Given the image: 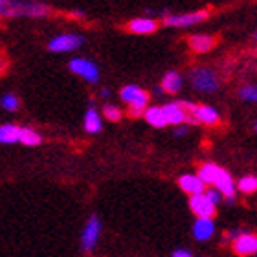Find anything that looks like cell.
Listing matches in <instances>:
<instances>
[{
    "label": "cell",
    "instance_id": "cell-22",
    "mask_svg": "<svg viewBox=\"0 0 257 257\" xmlns=\"http://www.w3.org/2000/svg\"><path fill=\"white\" fill-rule=\"evenodd\" d=\"M217 171H219V166H215V164H204V166H200V169H198L197 177L200 178V182H202L204 186H213Z\"/></svg>",
    "mask_w": 257,
    "mask_h": 257
},
{
    "label": "cell",
    "instance_id": "cell-28",
    "mask_svg": "<svg viewBox=\"0 0 257 257\" xmlns=\"http://www.w3.org/2000/svg\"><path fill=\"white\" fill-rule=\"evenodd\" d=\"M171 257H193V253L188 248H177V250H173Z\"/></svg>",
    "mask_w": 257,
    "mask_h": 257
},
{
    "label": "cell",
    "instance_id": "cell-4",
    "mask_svg": "<svg viewBox=\"0 0 257 257\" xmlns=\"http://www.w3.org/2000/svg\"><path fill=\"white\" fill-rule=\"evenodd\" d=\"M103 224L101 219L97 215H92L90 219L86 220L85 228H83V233H81V248L85 253H92L94 248H96L97 241H99V235H101Z\"/></svg>",
    "mask_w": 257,
    "mask_h": 257
},
{
    "label": "cell",
    "instance_id": "cell-14",
    "mask_svg": "<svg viewBox=\"0 0 257 257\" xmlns=\"http://www.w3.org/2000/svg\"><path fill=\"white\" fill-rule=\"evenodd\" d=\"M215 233L213 219H197L193 224V235L197 241H209Z\"/></svg>",
    "mask_w": 257,
    "mask_h": 257
},
{
    "label": "cell",
    "instance_id": "cell-7",
    "mask_svg": "<svg viewBox=\"0 0 257 257\" xmlns=\"http://www.w3.org/2000/svg\"><path fill=\"white\" fill-rule=\"evenodd\" d=\"M209 17V11H193V13H182V15H166L164 24L171 28H188L197 24V22L206 21Z\"/></svg>",
    "mask_w": 257,
    "mask_h": 257
},
{
    "label": "cell",
    "instance_id": "cell-3",
    "mask_svg": "<svg viewBox=\"0 0 257 257\" xmlns=\"http://www.w3.org/2000/svg\"><path fill=\"white\" fill-rule=\"evenodd\" d=\"M189 81H191V85L195 90L204 92V94L215 92L219 88V79H217L215 72L209 68H204V66H198V68L191 70Z\"/></svg>",
    "mask_w": 257,
    "mask_h": 257
},
{
    "label": "cell",
    "instance_id": "cell-16",
    "mask_svg": "<svg viewBox=\"0 0 257 257\" xmlns=\"http://www.w3.org/2000/svg\"><path fill=\"white\" fill-rule=\"evenodd\" d=\"M182 85H184L182 75L178 74V72H175V70H171V72H167L164 75L160 88L162 92H167V94H178V92L182 90Z\"/></svg>",
    "mask_w": 257,
    "mask_h": 257
},
{
    "label": "cell",
    "instance_id": "cell-25",
    "mask_svg": "<svg viewBox=\"0 0 257 257\" xmlns=\"http://www.w3.org/2000/svg\"><path fill=\"white\" fill-rule=\"evenodd\" d=\"M103 116H105L108 121L116 123V121H119V119H121L123 112H121V108H118L116 105H110V103H107V105L103 107Z\"/></svg>",
    "mask_w": 257,
    "mask_h": 257
},
{
    "label": "cell",
    "instance_id": "cell-23",
    "mask_svg": "<svg viewBox=\"0 0 257 257\" xmlns=\"http://www.w3.org/2000/svg\"><path fill=\"white\" fill-rule=\"evenodd\" d=\"M237 188H239V191L246 193V195H250V193H255L257 191V177H252V175L242 177L241 180L237 182Z\"/></svg>",
    "mask_w": 257,
    "mask_h": 257
},
{
    "label": "cell",
    "instance_id": "cell-9",
    "mask_svg": "<svg viewBox=\"0 0 257 257\" xmlns=\"http://www.w3.org/2000/svg\"><path fill=\"white\" fill-rule=\"evenodd\" d=\"M189 209L197 215V219H213V215L217 213V208L209 202L204 193L189 197Z\"/></svg>",
    "mask_w": 257,
    "mask_h": 257
},
{
    "label": "cell",
    "instance_id": "cell-24",
    "mask_svg": "<svg viewBox=\"0 0 257 257\" xmlns=\"http://www.w3.org/2000/svg\"><path fill=\"white\" fill-rule=\"evenodd\" d=\"M0 105H2V108H6L8 112H15L17 108L21 107V99H19L15 94H6V96L0 99Z\"/></svg>",
    "mask_w": 257,
    "mask_h": 257
},
{
    "label": "cell",
    "instance_id": "cell-29",
    "mask_svg": "<svg viewBox=\"0 0 257 257\" xmlns=\"http://www.w3.org/2000/svg\"><path fill=\"white\" fill-rule=\"evenodd\" d=\"M6 70H8V59H6V55L0 52V75L4 74Z\"/></svg>",
    "mask_w": 257,
    "mask_h": 257
},
{
    "label": "cell",
    "instance_id": "cell-5",
    "mask_svg": "<svg viewBox=\"0 0 257 257\" xmlns=\"http://www.w3.org/2000/svg\"><path fill=\"white\" fill-rule=\"evenodd\" d=\"M83 43H85V39L77 33H61V35H55L54 39L48 41V52L66 54V52H74V50L81 48Z\"/></svg>",
    "mask_w": 257,
    "mask_h": 257
},
{
    "label": "cell",
    "instance_id": "cell-8",
    "mask_svg": "<svg viewBox=\"0 0 257 257\" xmlns=\"http://www.w3.org/2000/svg\"><path fill=\"white\" fill-rule=\"evenodd\" d=\"M233 252L239 257H250L257 253V233H248L241 231L239 235L233 239Z\"/></svg>",
    "mask_w": 257,
    "mask_h": 257
},
{
    "label": "cell",
    "instance_id": "cell-31",
    "mask_svg": "<svg viewBox=\"0 0 257 257\" xmlns=\"http://www.w3.org/2000/svg\"><path fill=\"white\" fill-rule=\"evenodd\" d=\"M70 17H74V19H85V11H81V10H74V11H70Z\"/></svg>",
    "mask_w": 257,
    "mask_h": 257
},
{
    "label": "cell",
    "instance_id": "cell-19",
    "mask_svg": "<svg viewBox=\"0 0 257 257\" xmlns=\"http://www.w3.org/2000/svg\"><path fill=\"white\" fill-rule=\"evenodd\" d=\"M144 118L145 121L151 125V127H156V128H162L166 127L167 121H166V116H164V110L162 107H147L144 112Z\"/></svg>",
    "mask_w": 257,
    "mask_h": 257
},
{
    "label": "cell",
    "instance_id": "cell-20",
    "mask_svg": "<svg viewBox=\"0 0 257 257\" xmlns=\"http://www.w3.org/2000/svg\"><path fill=\"white\" fill-rule=\"evenodd\" d=\"M19 142L22 145H28V147H37L43 142V136L32 127H21V133H19Z\"/></svg>",
    "mask_w": 257,
    "mask_h": 257
},
{
    "label": "cell",
    "instance_id": "cell-11",
    "mask_svg": "<svg viewBox=\"0 0 257 257\" xmlns=\"http://www.w3.org/2000/svg\"><path fill=\"white\" fill-rule=\"evenodd\" d=\"M127 32L136 33V35H151L158 30V21L151 19V17H138L127 22Z\"/></svg>",
    "mask_w": 257,
    "mask_h": 257
},
{
    "label": "cell",
    "instance_id": "cell-15",
    "mask_svg": "<svg viewBox=\"0 0 257 257\" xmlns=\"http://www.w3.org/2000/svg\"><path fill=\"white\" fill-rule=\"evenodd\" d=\"M162 110H164L167 125L173 123V125H177V127H180L182 123H186V112H184L182 107L178 105V101L167 103V105L162 107Z\"/></svg>",
    "mask_w": 257,
    "mask_h": 257
},
{
    "label": "cell",
    "instance_id": "cell-21",
    "mask_svg": "<svg viewBox=\"0 0 257 257\" xmlns=\"http://www.w3.org/2000/svg\"><path fill=\"white\" fill-rule=\"evenodd\" d=\"M19 133L21 127L13 123H4L0 125V144H17L19 142Z\"/></svg>",
    "mask_w": 257,
    "mask_h": 257
},
{
    "label": "cell",
    "instance_id": "cell-34",
    "mask_svg": "<svg viewBox=\"0 0 257 257\" xmlns=\"http://www.w3.org/2000/svg\"><path fill=\"white\" fill-rule=\"evenodd\" d=\"M255 39H257V32H255Z\"/></svg>",
    "mask_w": 257,
    "mask_h": 257
},
{
    "label": "cell",
    "instance_id": "cell-26",
    "mask_svg": "<svg viewBox=\"0 0 257 257\" xmlns=\"http://www.w3.org/2000/svg\"><path fill=\"white\" fill-rule=\"evenodd\" d=\"M239 96L244 101H257V85H246L239 90Z\"/></svg>",
    "mask_w": 257,
    "mask_h": 257
},
{
    "label": "cell",
    "instance_id": "cell-30",
    "mask_svg": "<svg viewBox=\"0 0 257 257\" xmlns=\"http://www.w3.org/2000/svg\"><path fill=\"white\" fill-rule=\"evenodd\" d=\"M188 134V127L186 125H180V127L175 128V136H186Z\"/></svg>",
    "mask_w": 257,
    "mask_h": 257
},
{
    "label": "cell",
    "instance_id": "cell-27",
    "mask_svg": "<svg viewBox=\"0 0 257 257\" xmlns=\"http://www.w3.org/2000/svg\"><path fill=\"white\" fill-rule=\"evenodd\" d=\"M204 195L208 197V200H209V202H211V204H213L215 208H217V206H219V204L222 202V195H220V193L217 191V189H215V188L206 189V191H204Z\"/></svg>",
    "mask_w": 257,
    "mask_h": 257
},
{
    "label": "cell",
    "instance_id": "cell-1",
    "mask_svg": "<svg viewBox=\"0 0 257 257\" xmlns=\"http://www.w3.org/2000/svg\"><path fill=\"white\" fill-rule=\"evenodd\" d=\"M52 13L46 4L39 2H0V17L6 19H15V17H32V19H41L48 17Z\"/></svg>",
    "mask_w": 257,
    "mask_h": 257
},
{
    "label": "cell",
    "instance_id": "cell-32",
    "mask_svg": "<svg viewBox=\"0 0 257 257\" xmlns=\"http://www.w3.org/2000/svg\"><path fill=\"white\" fill-rule=\"evenodd\" d=\"M101 96L108 97V96H110V90H108V88H101Z\"/></svg>",
    "mask_w": 257,
    "mask_h": 257
},
{
    "label": "cell",
    "instance_id": "cell-18",
    "mask_svg": "<svg viewBox=\"0 0 257 257\" xmlns=\"http://www.w3.org/2000/svg\"><path fill=\"white\" fill-rule=\"evenodd\" d=\"M103 128L101 116L97 112V108L94 107V103H90V107L85 114V131L88 134H97Z\"/></svg>",
    "mask_w": 257,
    "mask_h": 257
},
{
    "label": "cell",
    "instance_id": "cell-12",
    "mask_svg": "<svg viewBox=\"0 0 257 257\" xmlns=\"http://www.w3.org/2000/svg\"><path fill=\"white\" fill-rule=\"evenodd\" d=\"M178 186L182 189L184 193H188L189 197L193 195H202L206 191V186L200 182V178L197 175H182L178 178Z\"/></svg>",
    "mask_w": 257,
    "mask_h": 257
},
{
    "label": "cell",
    "instance_id": "cell-33",
    "mask_svg": "<svg viewBox=\"0 0 257 257\" xmlns=\"http://www.w3.org/2000/svg\"><path fill=\"white\" fill-rule=\"evenodd\" d=\"M253 131H255V133H257V123H255V127H253Z\"/></svg>",
    "mask_w": 257,
    "mask_h": 257
},
{
    "label": "cell",
    "instance_id": "cell-13",
    "mask_svg": "<svg viewBox=\"0 0 257 257\" xmlns=\"http://www.w3.org/2000/svg\"><path fill=\"white\" fill-rule=\"evenodd\" d=\"M188 44L193 52H197V54H206V52H209V50L217 44V37H213V35H206V33H202V35H191V37L188 39Z\"/></svg>",
    "mask_w": 257,
    "mask_h": 257
},
{
    "label": "cell",
    "instance_id": "cell-17",
    "mask_svg": "<svg viewBox=\"0 0 257 257\" xmlns=\"http://www.w3.org/2000/svg\"><path fill=\"white\" fill-rule=\"evenodd\" d=\"M195 119L197 123H204V125H217L219 123V112L215 110L213 107L209 105H197V110H195Z\"/></svg>",
    "mask_w": 257,
    "mask_h": 257
},
{
    "label": "cell",
    "instance_id": "cell-10",
    "mask_svg": "<svg viewBox=\"0 0 257 257\" xmlns=\"http://www.w3.org/2000/svg\"><path fill=\"white\" fill-rule=\"evenodd\" d=\"M213 188L226 198H235V182H233V178L231 175L226 169L219 167V171H217V177L213 180Z\"/></svg>",
    "mask_w": 257,
    "mask_h": 257
},
{
    "label": "cell",
    "instance_id": "cell-6",
    "mask_svg": "<svg viewBox=\"0 0 257 257\" xmlns=\"http://www.w3.org/2000/svg\"><path fill=\"white\" fill-rule=\"evenodd\" d=\"M68 68L75 75H81L86 83H97L99 81V68H97V64L85 59V57H74L68 63Z\"/></svg>",
    "mask_w": 257,
    "mask_h": 257
},
{
    "label": "cell",
    "instance_id": "cell-2",
    "mask_svg": "<svg viewBox=\"0 0 257 257\" xmlns=\"http://www.w3.org/2000/svg\"><path fill=\"white\" fill-rule=\"evenodd\" d=\"M119 97H121V101L127 103V114L131 118H140V116H144L145 108L149 107V94L144 90V88H140L136 85H127L123 86L121 90H119Z\"/></svg>",
    "mask_w": 257,
    "mask_h": 257
}]
</instances>
